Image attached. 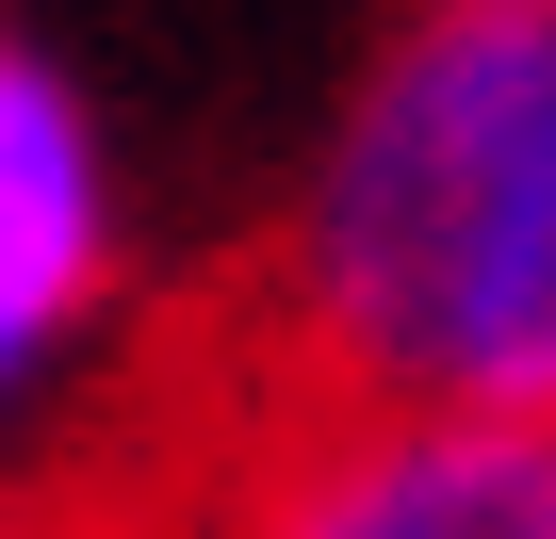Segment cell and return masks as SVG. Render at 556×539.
I'll list each match as a JSON object with an SVG mask.
<instances>
[{
	"label": "cell",
	"mask_w": 556,
	"mask_h": 539,
	"mask_svg": "<svg viewBox=\"0 0 556 539\" xmlns=\"http://www.w3.org/2000/svg\"><path fill=\"white\" fill-rule=\"evenodd\" d=\"M245 376L556 425V0H393L245 245Z\"/></svg>",
	"instance_id": "1"
},
{
	"label": "cell",
	"mask_w": 556,
	"mask_h": 539,
	"mask_svg": "<svg viewBox=\"0 0 556 539\" xmlns=\"http://www.w3.org/2000/svg\"><path fill=\"white\" fill-rule=\"evenodd\" d=\"M66 539H556V425L229 376Z\"/></svg>",
	"instance_id": "2"
},
{
	"label": "cell",
	"mask_w": 556,
	"mask_h": 539,
	"mask_svg": "<svg viewBox=\"0 0 556 539\" xmlns=\"http://www.w3.org/2000/svg\"><path fill=\"white\" fill-rule=\"evenodd\" d=\"M148 311V180L99 82L0 17V441H34Z\"/></svg>",
	"instance_id": "3"
}]
</instances>
